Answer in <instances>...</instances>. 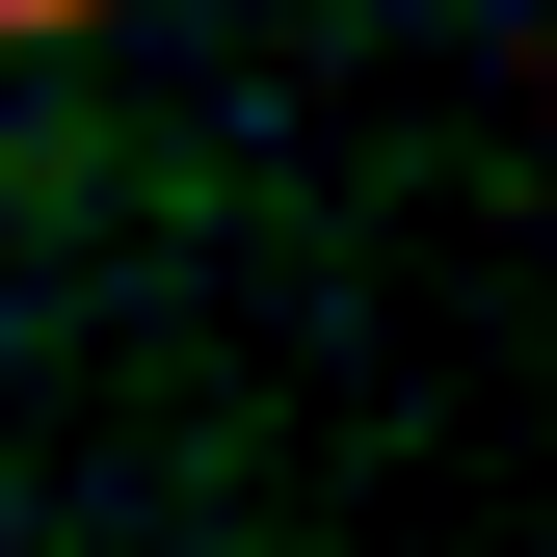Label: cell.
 <instances>
[{
    "label": "cell",
    "mask_w": 557,
    "mask_h": 557,
    "mask_svg": "<svg viewBox=\"0 0 557 557\" xmlns=\"http://www.w3.org/2000/svg\"><path fill=\"white\" fill-rule=\"evenodd\" d=\"M0 27H53V0H0Z\"/></svg>",
    "instance_id": "cell-1"
}]
</instances>
